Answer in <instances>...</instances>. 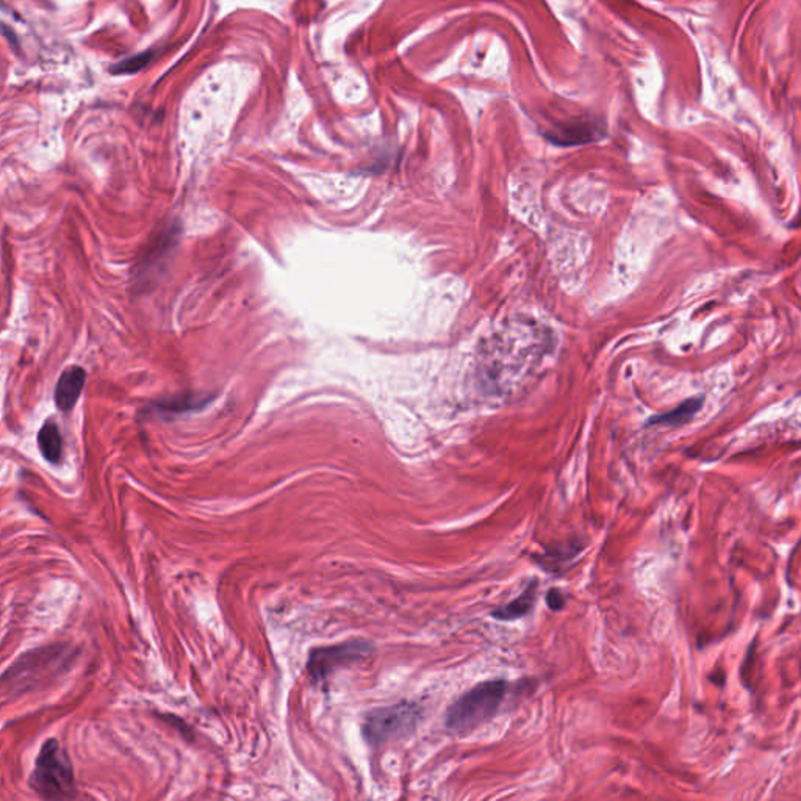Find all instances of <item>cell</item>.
Here are the masks:
<instances>
[{
	"label": "cell",
	"instance_id": "9c48e42d",
	"mask_svg": "<svg viewBox=\"0 0 801 801\" xmlns=\"http://www.w3.org/2000/svg\"><path fill=\"white\" fill-rule=\"evenodd\" d=\"M598 137V127L594 124H583V126L565 127L562 132L548 135V140L562 146H573V144L589 143Z\"/></svg>",
	"mask_w": 801,
	"mask_h": 801
},
{
	"label": "cell",
	"instance_id": "8fae6325",
	"mask_svg": "<svg viewBox=\"0 0 801 801\" xmlns=\"http://www.w3.org/2000/svg\"><path fill=\"white\" fill-rule=\"evenodd\" d=\"M579 553H581V546H576V548H573V550L572 548H567V550H557V548H555V550L548 551V553H546V562H551V564H548L545 568L548 570L550 565H555V562L572 561L573 557L579 555Z\"/></svg>",
	"mask_w": 801,
	"mask_h": 801
},
{
	"label": "cell",
	"instance_id": "7c38bea8",
	"mask_svg": "<svg viewBox=\"0 0 801 801\" xmlns=\"http://www.w3.org/2000/svg\"><path fill=\"white\" fill-rule=\"evenodd\" d=\"M546 603H548L551 611L559 613V611H562V609L565 607V596H564L561 590L553 587V589L548 590V594H546Z\"/></svg>",
	"mask_w": 801,
	"mask_h": 801
},
{
	"label": "cell",
	"instance_id": "3957f363",
	"mask_svg": "<svg viewBox=\"0 0 801 801\" xmlns=\"http://www.w3.org/2000/svg\"><path fill=\"white\" fill-rule=\"evenodd\" d=\"M423 716V706L413 701H400L378 708L368 712L362 727V734L368 744L379 747L391 740L409 738L415 733Z\"/></svg>",
	"mask_w": 801,
	"mask_h": 801
},
{
	"label": "cell",
	"instance_id": "8992f818",
	"mask_svg": "<svg viewBox=\"0 0 801 801\" xmlns=\"http://www.w3.org/2000/svg\"><path fill=\"white\" fill-rule=\"evenodd\" d=\"M538 581H533L518 598L506 604V606L498 607L492 613V617L499 622H512L518 618L526 617L527 613L533 611L537 598Z\"/></svg>",
	"mask_w": 801,
	"mask_h": 801
},
{
	"label": "cell",
	"instance_id": "52a82bcc",
	"mask_svg": "<svg viewBox=\"0 0 801 801\" xmlns=\"http://www.w3.org/2000/svg\"><path fill=\"white\" fill-rule=\"evenodd\" d=\"M703 406V398H690V400H684L682 404L673 409V410H670V412L662 413V415H656V417H651L648 420V424L650 426H654V424H664V426H681V424H686L692 420L697 412H699L700 409Z\"/></svg>",
	"mask_w": 801,
	"mask_h": 801
},
{
	"label": "cell",
	"instance_id": "30bf717a",
	"mask_svg": "<svg viewBox=\"0 0 801 801\" xmlns=\"http://www.w3.org/2000/svg\"><path fill=\"white\" fill-rule=\"evenodd\" d=\"M154 51L143 52L140 55H133V57L127 58L124 62L116 64V66L111 68V72H115V74H133L137 71H141L144 66H148L154 60Z\"/></svg>",
	"mask_w": 801,
	"mask_h": 801
},
{
	"label": "cell",
	"instance_id": "277c9868",
	"mask_svg": "<svg viewBox=\"0 0 801 801\" xmlns=\"http://www.w3.org/2000/svg\"><path fill=\"white\" fill-rule=\"evenodd\" d=\"M374 651V645L367 641H350L331 647H321L312 650L307 670L315 682L324 681L338 669L357 664Z\"/></svg>",
	"mask_w": 801,
	"mask_h": 801
},
{
	"label": "cell",
	"instance_id": "ba28073f",
	"mask_svg": "<svg viewBox=\"0 0 801 801\" xmlns=\"http://www.w3.org/2000/svg\"><path fill=\"white\" fill-rule=\"evenodd\" d=\"M38 445H40L43 458H46L47 462L58 464L62 460L63 440H62L57 424L49 421L41 428L40 434H38Z\"/></svg>",
	"mask_w": 801,
	"mask_h": 801
},
{
	"label": "cell",
	"instance_id": "5b68a950",
	"mask_svg": "<svg viewBox=\"0 0 801 801\" xmlns=\"http://www.w3.org/2000/svg\"><path fill=\"white\" fill-rule=\"evenodd\" d=\"M86 372L83 368L71 367L60 376L55 389V402L58 409L68 412L81 398L82 390L85 387Z\"/></svg>",
	"mask_w": 801,
	"mask_h": 801
},
{
	"label": "cell",
	"instance_id": "7a4b0ae2",
	"mask_svg": "<svg viewBox=\"0 0 801 801\" xmlns=\"http://www.w3.org/2000/svg\"><path fill=\"white\" fill-rule=\"evenodd\" d=\"M30 786L38 796L51 800L72 798L75 796L74 770L66 751L55 738H49L43 745L32 772Z\"/></svg>",
	"mask_w": 801,
	"mask_h": 801
},
{
	"label": "cell",
	"instance_id": "6da1fadb",
	"mask_svg": "<svg viewBox=\"0 0 801 801\" xmlns=\"http://www.w3.org/2000/svg\"><path fill=\"white\" fill-rule=\"evenodd\" d=\"M509 690L504 680L484 681L469 689L448 708L445 727L451 736H465L497 716Z\"/></svg>",
	"mask_w": 801,
	"mask_h": 801
}]
</instances>
